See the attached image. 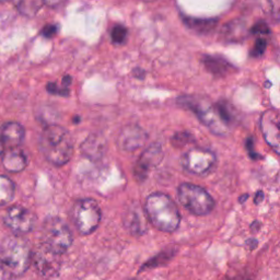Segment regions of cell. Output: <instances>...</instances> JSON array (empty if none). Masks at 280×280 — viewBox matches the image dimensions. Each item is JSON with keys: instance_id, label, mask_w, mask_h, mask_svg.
<instances>
[{"instance_id": "6da1fadb", "label": "cell", "mask_w": 280, "mask_h": 280, "mask_svg": "<svg viewBox=\"0 0 280 280\" xmlns=\"http://www.w3.org/2000/svg\"><path fill=\"white\" fill-rule=\"evenodd\" d=\"M177 102L195 114L213 134L224 137L230 133L232 118L227 105L214 104L208 99L198 96H183Z\"/></svg>"}, {"instance_id": "7a4b0ae2", "label": "cell", "mask_w": 280, "mask_h": 280, "mask_svg": "<svg viewBox=\"0 0 280 280\" xmlns=\"http://www.w3.org/2000/svg\"><path fill=\"white\" fill-rule=\"evenodd\" d=\"M40 150L51 165L63 167L74 153V140L69 131L58 125H49L40 137Z\"/></svg>"}, {"instance_id": "3957f363", "label": "cell", "mask_w": 280, "mask_h": 280, "mask_svg": "<svg viewBox=\"0 0 280 280\" xmlns=\"http://www.w3.org/2000/svg\"><path fill=\"white\" fill-rule=\"evenodd\" d=\"M145 212L148 221L162 232L172 233L180 227V212L173 199L167 194H150L146 199Z\"/></svg>"}, {"instance_id": "277c9868", "label": "cell", "mask_w": 280, "mask_h": 280, "mask_svg": "<svg viewBox=\"0 0 280 280\" xmlns=\"http://www.w3.org/2000/svg\"><path fill=\"white\" fill-rule=\"evenodd\" d=\"M32 251L26 240L18 236L6 238L0 244V262L10 269L14 276H21L31 265Z\"/></svg>"}, {"instance_id": "5b68a950", "label": "cell", "mask_w": 280, "mask_h": 280, "mask_svg": "<svg viewBox=\"0 0 280 280\" xmlns=\"http://www.w3.org/2000/svg\"><path fill=\"white\" fill-rule=\"evenodd\" d=\"M43 244L56 254L66 253L73 244V233L67 223L57 217H51L43 224Z\"/></svg>"}, {"instance_id": "8992f818", "label": "cell", "mask_w": 280, "mask_h": 280, "mask_svg": "<svg viewBox=\"0 0 280 280\" xmlns=\"http://www.w3.org/2000/svg\"><path fill=\"white\" fill-rule=\"evenodd\" d=\"M180 203L195 216H206L215 207V200L212 195L198 185L184 183L177 190Z\"/></svg>"}, {"instance_id": "52a82bcc", "label": "cell", "mask_w": 280, "mask_h": 280, "mask_svg": "<svg viewBox=\"0 0 280 280\" xmlns=\"http://www.w3.org/2000/svg\"><path fill=\"white\" fill-rule=\"evenodd\" d=\"M72 216L77 230L82 236H88L99 227L102 212L95 199L83 198L75 204Z\"/></svg>"}, {"instance_id": "ba28073f", "label": "cell", "mask_w": 280, "mask_h": 280, "mask_svg": "<svg viewBox=\"0 0 280 280\" xmlns=\"http://www.w3.org/2000/svg\"><path fill=\"white\" fill-rule=\"evenodd\" d=\"M182 167L186 172L204 176L209 174L217 165L216 154L204 148H192L182 157Z\"/></svg>"}, {"instance_id": "9c48e42d", "label": "cell", "mask_w": 280, "mask_h": 280, "mask_svg": "<svg viewBox=\"0 0 280 280\" xmlns=\"http://www.w3.org/2000/svg\"><path fill=\"white\" fill-rule=\"evenodd\" d=\"M4 222L11 231L17 235L31 232L36 223L35 215L22 206H12L7 210Z\"/></svg>"}, {"instance_id": "30bf717a", "label": "cell", "mask_w": 280, "mask_h": 280, "mask_svg": "<svg viewBox=\"0 0 280 280\" xmlns=\"http://www.w3.org/2000/svg\"><path fill=\"white\" fill-rule=\"evenodd\" d=\"M60 255L53 252L43 243L37 246L31 255V263L43 276H53L60 268Z\"/></svg>"}, {"instance_id": "8fae6325", "label": "cell", "mask_w": 280, "mask_h": 280, "mask_svg": "<svg viewBox=\"0 0 280 280\" xmlns=\"http://www.w3.org/2000/svg\"><path fill=\"white\" fill-rule=\"evenodd\" d=\"M163 159V150L159 144H153L143 152L135 167V176L138 181H145L150 170L160 165Z\"/></svg>"}, {"instance_id": "7c38bea8", "label": "cell", "mask_w": 280, "mask_h": 280, "mask_svg": "<svg viewBox=\"0 0 280 280\" xmlns=\"http://www.w3.org/2000/svg\"><path fill=\"white\" fill-rule=\"evenodd\" d=\"M148 140L146 130L137 125H128L124 127L118 138V144L121 150L135 151L143 147Z\"/></svg>"}, {"instance_id": "4fadbf2b", "label": "cell", "mask_w": 280, "mask_h": 280, "mask_svg": "<svg viewBox=\"0 0 280 280\" xmlns=\"http://www.w3.org/2000/svg\"><path fill=\"white\" fill-rule=\"evenodd\" d=\"M261 128L264 137H265L266 143L273 148L275 152L278 154L280 147V129L278 113L274 110H269L264 113L261 121Z\"/></svg>"}, {"instance_id": "5bb4252c", "label": "cell", "mask_w": 280, "mask_h": 280, "mask_svg": "<svg viewBox=\"0 0 280 280\" xmlns=\"http://www.w3.org/2000/svg\"><path fill=\"white\" fill-rule=\"evenodd\" d=\"M124 223L133 235H144L148 229V218L145 208H142L137 204L129 207L124 215Z\"/></svg>"}, {"instance_id": "9a60e30c", "label": "cell", "mask_w": 280, "mask_h": 280, "mask_svg": "<svg viewBox=\"0 0 280 280\" xmlns=\"http://www.w3.org/2000/svg\"><path fill=\"white\" fill-rule=\"evenodd\" d=\"M4 168L12 173H19L28 166V158L19 147L8 148L3 157Z\"/></svg>"}, {"instance_id": "2e32d148", "label": "cell", "mask_w": 280, "mask_h": 280, "mask_svg": "<svg viewBox=\"0 0 280 280\" xmlns=\"http://www.w3.org/2000/svg\"><path fill=\"white\" fill-rule=\"evenodd\" d=\"M26 131L21 124L17 122H9L5 124L2 129L0 139L5 145V148L19 147L25 139Z\"/></svg>"}, {"instance_id": "e0dca14e", "label": "cell", "mask_w": 280, "mask_h": 280, "mask_svg": "<svg viewBox=\"0 0 280 280\" xmlns=\"http://www.w3.org/2000/svg\"><path fill=\"white\" fill-rule=\"evenodd\" d=\"M201 61L208 72L216 77H225L236 72L235 66L221 56L204 55Z\"/></svg>"}, {"instance_id": "ac0fdd59", "label": "cell", "mask_w": 280, "mask_h": 280, "mask_svg": "<svg viewBox=\"0 0 280 280\" xmlns=\"http://www.w3.org/2000/svg\"><path fill=\"white\" fill-rule=\"evenodd\" d=\"M185 25L190 29L198 33H209L217 27L218 20L217 19H200V18H191L188 17L184 19Z\"/></svg>"}, {"instance_id": "d6986e66", "label": "cell", "mask_w": 280, "mask_h": 280, "mask_svg": "<svg viewBox=\"0 0 280 280\" xmlns=\"http://www.w3.org/2000/svg\"><path fill=\"white\" fill-rule=\"evenodd\" d=\"M15 186L9 177L0 175V207L10 204L14 198Z\"/></svg>"}, {"instance_id": "ffe728a7", "label": "cell", "mask_w": 280, "mask_h": 280, "mask_svg": "<svg viewBox=\"0 0 280 280\" xmlns=\"http://www.w3.org/2000/svg\"><path fill=\"white\" fill-rule=\"evenodd\" d=\"M43 0H18L19 11L28 18H33L42 9Z\"/></svg>"}, {"instance_id": "44dd1931", "label": "cell", "mask_w": 280, "mask_h": 280, "mask_svg": "<svg viewBox=\"0 0 280 280\" xmlns=\"http://www.w3.org/2000/svg\"><path fill=\"white\" fill-rule=\"evenodd\" d=\"M104 143L102 140L98 139H87L82 145V150L84 154H87L89 158H99V155L103 154Z\"/></svg>"}, {"instance_id": "7402d4cb", "label": "cell", "mask_w": 280, "mask_h": 280, "mask_svg": "<svg viewBox=\"0 0 280 280\" xmlns=\"http://www.w3.org/2000/svg\"><path fill=\"white\" fill-rule=\"evenodd\" d=\"M127 35H128V31L124 26L118 25V26L113 27L112 32H111V37H112V42L114 44H116V45L124 44L127 40Z\"/></svg>"}, {"instance_id": "603a6c76", "label": "cell", "mask_w": 280, "mask_h": 280, "mask_svg": "<svg viewBox=\"0 0 280 280\" xmlns=\"http://www.w3.org/2000/svg\"><path fill=\"white\" fill-rule=\"evenodd\" d=\"M266 46H267L266 41L264 40L263 37L258 38V40H256V42H255V44H254V46H253L252 51H251V55L253 57H261L264 54V52H265Z\"/></svg>"}, {"instance_id": "cb8c5ba5", "label": "cell", "mask_w": 280, "mask_h": 280, "mask_svg": "<svg viewBox=\"0 0 280 280\" xmlns=\"http://www.w3.org/2000/svg\"><path fill=\"white\" fill-rule=\"evenodd\" d=\"M192 140H193L192 135H190L188 133H180V134L174 135V137L172 139V143L174 146L181 147V146H185L189 142H192Z\"/></svg>"}, {"instance_id": "d4e9b609", "label": "cell", "mask_w": 280, "mask_h": 280, "mask_svg": "<svg viewBox=\"0 0 280 280\" xmlns=\"http://www.w3.org/2000/svg\"><path fill=\"white\" fill-rule=\"evenodd\" d=\"M48 91L53 93V95H59V96H68L69 93L67 88H59L56 83H49Z\"/></svg>"}, {"instance_id": "484cf974", "label": "cell", "mask_w": 280, "mask_h": 280, "mask_svg": "<svg viewBox=\"0 0 280 280\" xmlns=\"http://www.w3.org/2000/svg\"><path fill=\"white\" fill-rule=\"evenodd\" d=\"M252 33H254V34H262V35L267 34V33H269L268 26L266 25L265 22H263V21L256 23V25L252 29Z\"/></svg>"}, {"instance_id": "4316f807", "label": "cell", "mask_w": 280, "mask_h": 280, "mask_svg": "<svg viewBox=\"0 0 280 280\" xmlns=\"http://www.w3.org/2000/svg\"><path fill=\"white\" fill-rule=\"evenodd\" d=\"M14 275L4 263L0 262V280H13Z\"/></svg>"}, {"instance_id": "83f0119b", "label": "cell", "mask_w": 280, "mask_h": 280, "mask_svg": "<svg viewBox=\"0 0 280 280\" xmlns=\"http://www.w3.org/2000/svg\"><path fill=\"white\" fill-rule=\"evenodd\" d=\"M57 33V27L56 26H48L45 27L42 31V34L45 37H52Z\"/></svg>"}, {"instance_id": "f1b7e54d", "label": "cell", "mask_w": 280, "mask_h": 280, "mask_svg": "<svg viewBox=\"0 0 280 280\" xmlns=\"http://www.w3.org/2000/svg\"><path fill=\"white\" fill-rule=\"evenodd\" d=\"M44 5L49 6L51 8H57L60 7L61 5H64L67 0H43Z\"/></svg>"}, {"instance_id": "f546056e", "label": "cell", "mask_w": 280, "mask_h": 280, "mask_svg": "<svg viewBox=\"0 0 280 280\" xmlns=\"http://www.w3.org/2000/svg\"><path fill=\"white\" fill-rule=\"evenodd\" d=\"M4 151H5V145L2 142V139H0V155H2L4 153Z\"/></svg>"}, {"instance_id": "4dcf8cb0", "label": "cell", "mask_w": 280, "mask_h": 280, "mask_svg": "<svg viewBox=\"0 0 280 280\" xmlns=\"http://www.w3.org/2000/svg\"><path fill=\"white\" fill-rule=\"evenodd\" d=\"M7 2H9V0H0V3H7Z\"/></svg>"}, {"instance_id": "1f68e13d", "label": "cell", "mask_w": 280, "mask_h": 280, "mask_svg": "<svg viewBox=\"0 0 280 280\" xmlns=\"http://www.w3.org/2000/svg\"><path fill=\"white\" fill-rule=\"evenodd\" d=\"M145 2H152V0H145Z\"/></svg>"}]
</instances>
